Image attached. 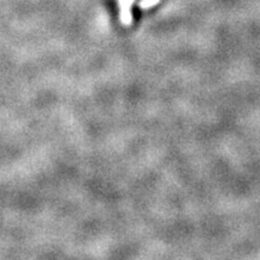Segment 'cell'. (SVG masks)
Masks as SVG:
<instances>
[{"mask_svg":"<svg viewBox=\"0 0 260 260\" xmlns=\"http://www.w3.org/2000/svg\"><path fill=\"white\" fill-rule=\"evenodd\" d=\"M158 0H145L144 1V5L145 6H150V5H153L154 2H157Z\"/></svg>","mask_w":260,"mask_h":260,"instance_id":"1","label":"cell"},{"mask_svg":"<svg viewBox=\"0 0 260 260\" xmlns=\"http://www.w3.org/2000/svg\"><path fill=\"white\" fill-rule=\"evenodd\" d=\"M133 13H134V17H135V19L139 18V8L137 7L133 8Z\"/></svg>","mask_w":260,"mask_h":260,"instance_id":"2","label":"cell"}]
</instances>
